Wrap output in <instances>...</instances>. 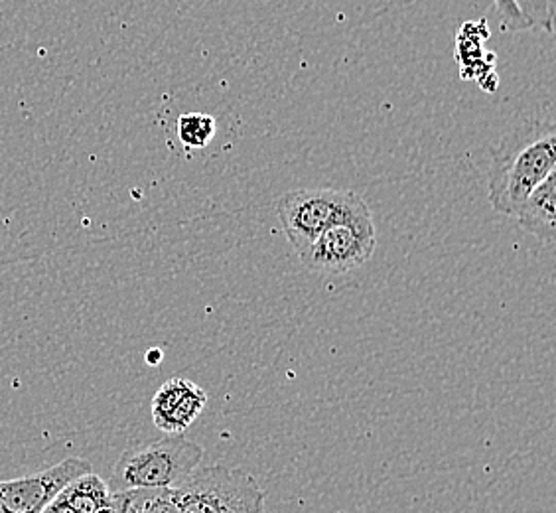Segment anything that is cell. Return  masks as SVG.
Segmentation results:
<instances>
[{
	"instance_id": "cell-1",
	"label": "cell",
	"mask_w": 556,
	"mask_h": 513,
	"mask_svg": "<svg viewBox=\"0 0 556 513\" xmlns=\"http://www.w3.org/2000/svg\"><path fill=\"white\" fill-rule=\"evenodd\" d=\"M553 118H529L493 150L488 196L497 214L514 215L531 192L556 172Z\"/></svg>"
},
{
	"instance_id": "cell-2",
	"label": "cell",
	"mask_w": 556,
	"mask_h": 513,
	"mask_svg": "<svg viewBox=\"0 0 556 513\" xmlns=\"http://www.w3.org/2000/svg\"><path fill=\"white\" fill-rule=\"evenodd\" d=\"M204 459V449L184 435L123 450L108 486L111 493L176 490Z\"/></svg>"
},
{
	"instance_id": "cell-3",
	"label": "cell",
	"mask_w": 556,
	"mask_h": 513,
	"mask_svg": "<svg viewBox=\"0 0 556 513\" xmlns=\"http://www.w3.org/2000/svg\"><path fill=\"white\" fill-rule=\"evenodd\" d=\"M182 513H263L265 493L257 478L241 468L198 466L172 490Z\"/></svg>"
},
{
	"instance_id": "cell-4",
	"label": "cell",
	"mask_w": 556,
	"mask_h": 513,
	"mask_svg": "<svg viewBox=\"0 0 556 513\" xmlns=\"http://www.w3.org/2000/svg\"><path fill=\"white\" fill-rule=\"evenodd\" d=\"M369 208L359 193L338 188H308L285 193L278 202V220L296 253L308 247L330 225Z\"/></svg>"
},
{
	"instance_id": "cell-5",
	"label": "cell",
	"mask_w": 556,
	"mask_h": 513,
	"mask_svg": "<svg viewBox=\"0 0 556 513\" xmlns=\"http://www.w3.org/2000/svg\"><path fill=\"white\" fill-rule=\"evenodd\" d=\"M375 247L374 217L371 210L365 208L330 225L299 256L302 265L312 273L321 277H338L365 265L374 256Z\"/></svg>"
},
{
	"instance_id": "cell-6",
	"label": "cell",
	"mask_w": 556,
	"mask_h": 513,
	"mask_svg": "<svg viewBox=\"0 0 556 513\" xmlns=\"http://www.w3.org/2000/svg\"><path fill=\"white\" fill-rule=\"evenodd\" d=\"M87 472H91L87 460L70 456L46 471L0 481V513H42L65 486Z\"/></svg>"
},
{
	"instance_id": "cell-7",
	"label": "cell",
	"mask_w": 556,
	"mask_h": 513,
	"mask_svg": "<svg viewBox=\"0 0 556 513\" xmlns=\"http://www.w3.org/2000/svg\"><path fill=\"white\" fill-rule=\"evenodd\" d=\"M207 393L184 377H172L152 397V421L166 435H184L204 413Z\"/></svg>"
},
{
	"instance_id": "cell-8",
	"label": "cell",
	"mask_w": 556,
	"mask_h": 513,
	"mask_svg": "<svg viewBox=\"0 0 556 513\" xmlns=\"http://www.w3.org/2000/svg\"><path fill=\"white\" fill-rule=\"evenodd\" d=\"M555 200L556 172L531 192V196L521 203V208L515 214L521 229L536 237L545 246L555 243Z\"/></svg>"
},
{
	"instance_id": "cell-9",
	"label": "cell",
	"mask_w": 556,
	"mask_h": 513,
	"mask_svg": "<svg viewBox=\"0 0 556 513\" xmlns=\"http://www.w3.org/2000/svg\"><path fill=\"white\" fill-rule=\"evenodd\" d=\"M62 496L74 508L75 513H99L108 508L113 493L109 490L108 481L93 472H87L70 486H65Z\"/></svg>"
},
{
	"instance_id": "cell-10",
	"label": "cell",
	"mask_w": 556,
	"mask_h": 513,
	"mask_svg": "<svg viewBox=\"0 0 556 513\" xmlns=\"http://www.w3.org/2000/svg\"><path fill=\"white\" fill-rule=\"evenodd\" d=\"M178 139L186 149H205L215 137V118L204 113H186L178 118Z\"/></svg>"
},
{
	"instance_id": "cell-11",
	"label": "cell",
	"mask_w": 556,
	"mask_h": 513,
	"mask_svg": "<svg viewBox=\"0 0 556 513\" xmlns=\"http://www.w3.org/2000/svg\"><path fill=\"white\" fill-rule=\"evenodd\" d=\"M127 513H182L172 490L129 492Z\"/></svg>"
},
{
	"instance_id": "cell-12",
	"label": "cell",
	"mask_w": 556,
	"mask_h": 513,
	"mask_svg": "<svg viewBox=\"0 0 556 513\" xmlns=\"http://www.w3.org/2000/svg\"><path fill=\"white\" fill-rule=\"evenodd\" d=\"M42 513H75L74 508L67 503L62 492L55 496L52 502L48 503L46 508H43Z\"/></svg>"
},
{
	"instance_id": "cell-13",
	"label": "cell",
	"mask_w": 556,
	"mask_h": 513,
	"mask_svg": "<svg viewBox=\"0 0 556 513\" xmlns=\"http://www.w3.org/2000/svg\"><path fill=\"white\" fill-rule=\"evenodd\" d=\"M340 513H348V512H340Z\"/></svg>"
}]
</instances>
